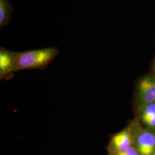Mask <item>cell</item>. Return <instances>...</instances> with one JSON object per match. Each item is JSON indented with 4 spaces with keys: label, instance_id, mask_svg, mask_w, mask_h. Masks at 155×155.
<instances>
[{
    "label": "cell",
    "instance_id": "7a4b0ae2",
    "mask_svg": "<svg viewBox=\"0 0 155 155\" xmlns=\"http://www.w3.org/2000/svg\"><path fill=\"white\" fill-rule=\"evenodd\" d=\"M134 144V132L132 127H128L113 134L107 146L109 155H115L132 147Z\"/></svg>",
    "mask_w": 155,
    "mask_h": 155
},
{
    "label": "cell",
    "instance_id": "52a82bcc",
    "mask_svg": "<svg viewBox=\"0 0 155 155\" xmlns=\"http://www.w3.org/2000/svg\"><path fill=\"white\" fill-rule=\"evenodd\" d=\"M141 112V120L148 118H155V102L146 106Z\"/></svg>",
    "mask_w": 155,
    "mask_h": 155
},
{
    "label": "cell",
    "instance_id": "5b68a950",
    "mask_svg": "<svg viewBox=\"0 0 155 155\" xmlns=\"http://www.w3.org/2000/svg\"><path fill=\"white\" fill-rule=\"evenodd\" d=\"M15 52L4 47L0 48V79H8L15 72Z\"/></svg>",
    "mask_w": 155,
    "mask_h": 155
},
{
    "label": "cell",
    "instance_id": "277c9868",
    "mask_svg": "<svg viewBox=\"0 0 155 155\" xmlns=\"http://www.w3.org/2000/svg\"><path fill=\"white\" fill-rule=\"evenodd\" d=\"M134 144L140 155H153L155 153V133L148 130L134 133Z\"/></svg>",
    "mask_w": 155,
    "mask_h": 155
},
{
    "label": "cell",
    "instance_id": "3957f363",
    "mask_svg": "<svg viewBox=\"0 0 155 155\" xmlns=\"http://www.w3.org/2000/svg\"><path fill=\"white\" fill-rule=\"evenodd\" d=\"M155 102V78L142 79L138 86V108L141 111L146 106Z\"/></svg>",
    "mask_w": 155,
    "mask_h": 155
},
{
    "label": "cell",
    "instance_id": "8992f818",
    "mask_svg": "<svg viewBox=\"0 0 155 155\" xmlns=\"http://www.w3.org/2000/svg\"><path fill=\"white\" fill-rule=\"evenodd\" d=\"M13 7L9 0H0V28L8 25L11 21Z\"/></svg>",
    "mask_w": 155,
    "mask_h": 155
},
{
    "label": "cell",
    "instance_id": "6da1fadb",
    "mask_svg": "<svg viewBox=\"0 0 155 155\" xmlns=\"http://www.w3.org/2000/svg\"><path fill=\"white\" fill-rule=\"evenodd\" d=\"M59 53V50L56 47L15 52V72L45 69Z\"/></svg>",
    "mask_w": 155,
    "mask_h": 155
},
{
    "label": "cell",
    "instance_id": "ba28073f",
    "mask_svg": "<svg viewBox=\"0 0 155 155\" xmlns=\"http://www.w3.org/2000/svg\"><path fill=\"white\" fill-rule=\"evenodd\" d=\"M115 155H140L137 150L133 146Z\"/></svg>",
    "mask_w": 155,
    "mask_h": 155
},
{
    "label": "cell",
    "instance_id": "30bf717a",
    "mask_svg": "<svg viewBox=\"0 0 155 155\" xmlns=\"http://www.w3.org/2000/svg\"><path fill=\"white\" fill-rule=\"evenodd\" d=\"M154 155H155V153H154Z\"/></svg>",
    "mask_w": 155,
    "mask_h": 155
},
{
    "label": "cell",
    "instance_id": "9c48e42d",
    "mask_svg": "<svg viewBox=\"0 0 155 155\" xmlns=\"http://www.w3.org/2000/svg\"><path fill=\"white\" fill-rule=\"evenodd\" d=\"M142 121L150 128L155 129V118H148L143 119Z\"/></svg>",
    "mask_w": 155,
    "mask_h": 155
}]
</instances>
